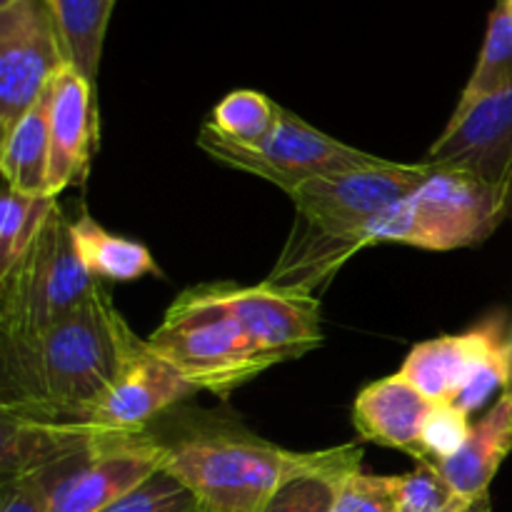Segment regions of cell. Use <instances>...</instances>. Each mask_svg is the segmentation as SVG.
Masks as SVG:
<instances>
[{
	"label": "cell",
	"instance_id": "1",
	"mask_svg": "<svg viewBox=\"0 0 512 512\" xmlns=\"http://www.w3.org/2000/svg\"><path fill=\"white\" fill-rule=\"evenodd\" d=\"M148 353L100 283L83 305L20 343H3V413L88 423L100 400Z\"/></svg>",
	"mask_w": 512,
	"mask_h": 512
},
{
	"label": "cell",
	"instance_id": "2",
	"mask_svg": "<svg viewBox=\"0 0 512 512\" xmlns=\"http://www.w3.org/2000/svg\"><path fill=\"white\" fill-rule=\"evenodd\" d=\"M363 463L358 445L298 450L280 448L243 430H195L165 445V465L203 512H260L290 480L313 473H355Z\"/></svg>",
	"mask_w": 512,
	"mask_h": 512
},
{
	"label": "cell",
	"instance_id": "3",
	"mask_svg": "<svg viewBox=\"0 0 512 512\" xmlns=\"http://www.w3.org/2000/svg\"><path fill=\"white\" fill-rule=\"evenodd\" d=\"M145 343L188 383L215 395L233 393L273 368L230 313L225 283L183 290Z\"/></svg>",
	"mask_w": 512,
	"mask_h": 512
},
{
	"label": "cell",
	"instance_id": "4",
	"mask_svg": "<svg viewBox=\"0 0 512 512\" xmlns=\"http://www.w3.org/2000/svg\"><path fill=\"white\" fill-rule=\"evenodd\" d=\"M512 185L493 183L470 170L438 168L415 193L370 223L373 245L400 243L423 250L480 245L508 215Z\"/></svg>",
	"mask_w": 512,
	"mask_h": 512
},
{
	"label": "cell",
	"instance_id": "5",
	"mask_svg": "<svg viewBox=\"0 0 512 512\" xmlns=\"http://www.w3.org/2000/svg\"><path fill=\"white\" fill-rule=\"evenodd\" d=\"M98 285L78 253L73 220L58 203L28 250L0 278L3 343L40 335L83 305Z\"/></svg>",
	"mask_w": 512,
	"mask_h": 512
},
{
	"label": "cell",
	"instance_id": "6",
	"mask_svg": "<svg viewBox=\"0 0 512 512\" xmlns=\"http://www.w3.org/2000/svg\"><path fill=\"white\" fill-rule=\"evenodd\" d=\"M433 173L430 163H388L315 178L293 198L295 225L355 255L373 245L368 228L380 213L408 198Z\"/></svg>",
	"mask_w": 512,
	"mask_h": 512
},
{
	"label": "cell",
	"instance_id": "7",
	"mask_svg": "<svg viewBox=\"0 0 512 512\" xmlns=\"http://www.w3.org/2000/svg\"><path fill=\"white\" fill-rule=\"evenodd\" d=\"M198 145L220 163L258 175V178L278 185L288 195H293L300 185L323 178V175L388 163L385 158L340 143L328 133H320L318 128L290 113L288 108L278 110L275 128L270 130L263 143L253 145V148L230 143L208 125L200 128Z\"/></svg>",
	"mask_w": 512,
	"mask_h": 512
},
{
	"label": "cell",
	"instance_id": "8",
	"mask_svg": "<svg viewBox=\"0 0 512 512\" xmlns=\"http://www.w3.org/2000/svg\"><path fill=\"white\" fill-rule=\"evenodd\" d=\"M508 335L503 315H495L468 333L425 340L410 350L400 375L433 403L455 405L473 415L495 393H505Z\"/></svg>",
	"mask_w": 512,
	"mask_h": 512
},
{
	"label": "cell",
	"instance_id": "9",
	"mask_svg": "<svg viewBox=\"0 0 512 512\" xmlns=\"http://www.w3.org/2000/svg\"><path fill=\"white\" fill-rule=\"evenodd\" d=\"M165 465V443L148 430H103L70 458L40 470L50 512H103Z\"/></svg>",
	"mask_w": 512,
	"mask_h": 512
},
{
	"label": "cell",
	"instance_id": "10",
	"mask_svg": "<svg viewBox=\"0 0 512 512\" xmlns=\"http://www.w3.org/2000/svg\"><path fill=\"white\" fill-rule=\"evenodd\" d=\"M68 63L48 0L0 5V138L43 98Z\"/></svg>",
	"mask_w": 512,
	"mask_h": 512
},
{
	"label": "cell",
	"instance_id": "11",
	"mask_svg": "<svg viewBox=\"0 0 512 512\" xmlns=\"http://www.w3.org/2000/svg\"><path fill=\"white\" fill-rule=\"evenodd\" d=\"M225 295L245 338L273 365L303 358L323 345L320 300L315 295L280 290L268 283L253 288L225 283Z\"/></svg>",
	"mask_w": 512,
	"mask_h": 512
},
{
	"label": "cell",
	"instance_id": "12",
	"mask_svg": "<svg viewBox=\"0 0 512 512\" xmlns=\"http://www.w3.org/2000/svg\"><path fill=\"white\" fill-rule=\"evenodd\" d=\"M425 163L512 185V88L453 115Z\"/></svg>",
	"mask_w": 512,
	"mask_h": 512
},
{
	"label": "cell",
	"instance_id": "13",
	"mask_svg": "<svg viewBox=\"0 0 512 512\" xmlns=\"http://www.w3.org/2000/svg\"><path fill=\"white\" fill-rule=\"evenodd\" d=\"M50 95V168L48 195L80 185L88 175L95 145V88L65 65L48 88Z\"/></svg>",
	"mask_w": 512,
	"mask_h": 512
},
{
	"label": "cell",
	"instance_id": "14",
	"mask_svg": "<svg viewBox=\"0 0 512 512\" xmlns=\"http://www.w3.org/2000/svg\"><path fill=\"white\" fill-rule=\"evenodd\" d=\"M433 410L435 403L428 395L395 373L360 390L353 405V423L363 440L403 450L415 463H423V433Z\"/></svg>",
	"mask_w": 512,
	"mask_h": 512
},
{
	"label": "cell",
	"instance_id": "15",
	"mask_svg": "<svg viewBox=\"0 0 512 512\" xmlns=\"http://www.w3.org/2000/svg\"><path fill=\"white\" fill-rule=\"evenodd\" d=\"M195 393L193 383L148 350L100 400L88 423L110 430H145L155 415Z\"/></svg>",
	"mask_w": 512,
	"mask_h": 512
},
{
	"label": "cell",
	"instance_id": "16",
	"mask_svg": "<svg viewBox=\"0 0 512 512\" xmlns=\"http://www.w3.org/2000/svg\"><path fill=\"white\" fill-rule=\"evenodd\" d=\"M512 450V398L500 395L493 408L473 423L463 448L440 463L438 473L465 503L488 498V488Z\"/></svg>",
	"mask_w": 512,
	"mask_h": 512
},
{
	"label": "cell",
	"instance_id": "17",
	"mask_svg": "<svg viewBox=\"0 0 512 512\" xmlns=\"http://www.w3.org/2000/svg\"><path fill=\"white\" fill-rule=\"evenodd\" d=\"M48 168L50 95L45 90L43 98L18 120V125L0 138V170L5 188L30 198H43L48 195Z\"/></svg>",
	"mask_w": 512,
	"mask_h": 512
},
{
	"label": "cell",
	"instance_id": "18",
	"mask_svg": "<svg viewBox=\"0 0 512 512\" xmlns=\"http://www.w3.org/2000/svg\"><path fill=\"white\" fill-rule=\"evenodd\" d=\"M73 235L85 268L100 283H133L145 275H163L143 243L108 233L85 210L73 220Z\"/></svg>",
	"mask_w": 512,
	"mask_h": 512
},
{
	"label": "cell",
	"instance_id": "19",
	"mask_svg": "<svg viewBox=\"0 0 512 512\" xmlns=\"http://www.w3.org/2000/svg\"><path fill=\"white\" fill-rule=\"evenodd\" d=\"M115 0H48L70 65L95 88Z\"/></svg>",
	"mask_w": 512,
	"mask_h": 512
},
{
	"label": "cell",
	"instance_id": "20",
	"mask_svg": "<svg viewBox=\"0 0 512 512\" xmlns=\"http://www.w3.org/2000/svg\"><path fill=\"white\" fill-rule=\"evenodd\" d=\"M508 88H512V10L505 0H498L495 10L490 13L478 65L460 93L458 108L453 115L465 113L480 100L503 93Z\"/></svg>",
	"mask_w": 512,
	"mask_h": 512
},
{
	"label": "cell",
	"instance_id": "21",
	"mask_svg": "<svg viewBox=\"0 0 512 512\" xmlns=\"http://www.w3.org/2000/svg\"><path fill=\"white\" fill-rule=\"evenodd\" d=\"M280 105L258 90H233L210 113L205 125L238 145H260L278 120Z\"/></svg>",
	"mask_w": 512,
	"mask_h": 512
},
{
	"label": "cell",
	"instance_id": "22",
	"mask_svg": "<svg viewBox=\"0 0 512 512\" xmlns=\"http://www.w3.org/2000/svg\"><path fill=\"white\" fill-rule=\"evenodd\" d=\"M55 205H58V198H48V195L30 198V195L5 188L3 210H0V278L28 250Z\"/></svg>",
	"mask_w": 512,
	"mask_h": 512
},
{
	"label": "cell",
	"instance_id": "23",
	"mask_svg": "<svg viewBox=\"0 0 512 512\" xmlns=\"http://www.w3.org/2000/svg\"><path fill=\"white\" fill-rule=\"evenodd\" d=\"M103 512H203V508L175 475L160 468Z\"/></svg>",
	"mask_w": 512,
	"mask_h": 512
},
{
	"label": "cell",
	"instance_id": "24",
	"mask_svg": "<svg viewBox=\"0 0 512 512\" xmlns=\"http://www.w3.org/2000/svg\"><path fill=\"white\" fill-rule=\"evenodd\" d=\"M358 473V470H355ZM353 473H313L290 480L260 512H330L338 490Z\"/></svg>",
	"mask_w": 512,
	"mask_h": 512
},
{
	"label": "cell",
	"instance_id": "25",
	"mask_svg": "<svg viewBox=\"0 0 512 512\" xmlns=\"http://www.w3.org/2000/svg\"><path fill=\"white\" fill-rule=\"evenodd\" d=\"M400 475H370L358 470L338 490L330 512H398Z\"/></svg>",
	"mask_w": 512,
	"mask_h": 512
},
{
	"label": "cell",
	"instance_id": "26",
	"mask_svg": "<svg viewBox=\"0 0 512 512\" xmlns=\"http://www.w3.org/2000/svg\"><path fill=\"white\" fill-rule=\"evenodd\" d=\"M468 505L453 493L440 473L430 465H418L410 473L400 475V508L398 512H460Z\"/></svg>",
	"mask_w": 512,
	"mask_h": 512
},
{
	"label": "cell",
	"instance_id": "27",
	"mask_svg": "<svg viewBox=\"0 0 512 512\" xmlns=\"http://www.w3.org/2000/svg\"><path fill=\"white\" fill-rule=\"evenodd\" d=\"M470 428V415L463 413L455 405H440L435 403V410L430 413L428 423H425L423 433V450L425 458L418 465H430L438 468L448 458H453L460 448H463L465 438H468Z\"/></svg>",
	"mask_w": 512,
	"mask_h": 512
},
{
	"label": "cell",
	"instance_id": "28",
	"mask_svg": "<svg viewBox=\"0 0 512 512\" xmlns=\"http://www.w3.org/2000/svg\"><path fill=\"white\" fill-rule=\"evenodd\" d=\"M0 512H50V490L30 473L3 480Z\"/></svg>",
	"mask_w": 512,
	"mask_h": 512
},
{
	"label": "cell",
	"instance_id": "29",
	"mask_svg": "<svg viewBox=\"0 0 512 512\" xmlns=\"http://www.w3.org/2000/svg\"><path fill=\"white\" fill-rule=\"evenodd\" d=\"M508 360H510V378H508V385H505L503 395H510L512 398V325H510V335H508Z\"/></svg>",
	"mask_w": 512,
	"mask_h": 512
},
{
	"label": "cell",
	"instance_id": "30",
	"mask_svg": "<svg viewBox=\"0 0 512 512\" xmlns=\"http://www.w3.org/2000/svg\"><path fill=\"white\" fill-rule=\"evenodd\" d=\"M460 512H490V500L483 498V500H478V503L468 505V508L460 510Z\"/></svg>",
	"mask_w": 512,
	"mask_h": 512
},
{
	"label": "cell",
	"instance_id": "31",
	"mask_svg": "<svg viewBox=\"0 0 512 512\" xmlns=\"http://www.w3.org/2000/svg\"><path fill=\"white\" fill-rule=\"evenodd\" d=\"M8 3H13V0H0V5H8Z\"/></svg>",
	"mask_w": 512,
	"mask_h": 512
},
{
	"label": "cell",
	"instance_id": "32",
	"mask_svg": "<svg viewBox=\"0 0 512 512\" xmlns=\"http://www.w3.org/2000/svg\"><path fill=\"white\" fill-rule=\"evenodd\" d=\"M505 3H508V5H510V10H512V0H505Z\"/></svg>",
	"mask_w": 512,
	"mask_h": 512
}]
</instances>
